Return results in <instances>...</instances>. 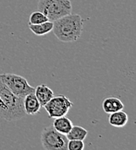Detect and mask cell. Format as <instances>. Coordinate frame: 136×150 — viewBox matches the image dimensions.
<instances>
[{
  "label": "cell",
  "mask_w": 136,
  "mask_h": 150,
  "mask_svg": "<svg viewBox=\"0 0 136 150\" xmlns=\"http://www.w3.org/2000/svg\"><path fill=\"white\" fill-rule=\"evenodd\" d=\"M108 122L110 125L115 128H122L128 122V115L123 110H120L109 114Z\"/></svg>",
  "instance_id": "cell-10"
},
{
  "label": "cell",
  "mask_w": 136,
  "mask_h": 150,
  "mask_svg": "<svg viewBox=\"0 0 136 150\" xmlns=\"http://www.w3.org/2000/svg\"><path fill=\"white\" fill-rule=\"evenodd\" d=\"M38 8L47 17L49 21L52 22L72 11L70 0H39Z\"/></svg>",
  "instance_id": "cell-3"
},
{
  "label": "cell",
  "mask_w": 136,
  "mask_h": 150,
  "mask_svg": "<svg viewBox=\"0 0 136 150\" xmlns=\"http://www.w3.org/2000/svg\"><path fill=\"white\" fill-rule=\"evenodd\" d=\"M88 134V131L80 126H72L71 130L68 132L67 138L69 140H80L84 141Z\"/></svg>",
  "instance_id": "cell-13"
},
{
  "label": "cell",
  "mask_w": 136,
  "mask_h": 150,
  "mask_svg": "<svg viewBox=\"0 0 136 150\" xmlns=\"http://www.w3.org/2000/svg\"><path fill=\"white\" fill-rule=\"evenodd\" d=\"M52 31L61 42L72 43L79 40L83 31V19L78 14H68L53 21Z\"/></svg>",
  "instance_id": "cell-1"
},
{
  "label": "cell",
  "mask_w": 136,
  "mask_h": 150,
  "mask_svg": "<svg viewBox=\"0 0 136 150\" xmlns=\"http://www.w3.org/2000/svg\"><path fill=\"white\" fill-rule=\"evenodd\" d=\"M23 99L13 94L0 80V118L7 122L23 119L26 115L24 109Z\"/></svg>",
  "instance_id": "cell-2"
},
{
  "label": "cell",
  "mask_w": 136,
  "mask_h": 150,
  "mask_svg": "<svg viewBox=\"0 0 136 150\" xmlns=\"http://www.w3.org/2000/svg\"><path fill=\"white\" fill-rule=\"evenodd\" d=\"M73 106V103L66 96L59 95L52 96V99L44 106L45 111L48 113L50 118H56L59 116L67 115L70 108Z\"/></svg>",
  "instance_id": "cell-6"
},
{
  "label": "cell",
  "mask_w": 136,
  "mask_h": 150,
  "mask_svg": "<svg viewBox=\"0 0 136 150\" xmlns=\"http://www.w3.org/2000/svg\"><path fill=\"white\" fill-rule=\"evenodd\" d=\"M46 21H49V19L47 18V17L45 14L39 11H34L29 18V23L31 24H38V23H45Z\"/></svg>",
  "instance_id": "cell-14"
},
{
  "label": "cell",
  "mask_w": 136,
  "mask_h": 150,
  "mask_svg": "<svg viewBox=\"0 0 136 150\" xmlns=\"http://www.w3.org/2000/svg\"><path fill=\"white\" fill-rule=\"evenodd\" d=\"M34 94L37 99L39 100L41 107H44L54 95L52 89L45 84H40V85L37 86L35 88Z\"/></svg>",
  "instance_id": "cell-8"
},
{
  "label": "cell",
  "mask_w": 136,
  "mask_h": 150,
  "mask_svg": "<svg viewBox=\"0 0 136 150\" xmlns=\"http://www.w3.org/2000/svg\"><path fill=\"white\" fill-rule=\"evenodd\" d=\"M125 108L123 103L115 96L107 97L102 103V108L107 114H112L114 112L123 110Z\"/></svg>",
  "instance_id": "cell-9"
},
{
  "label": "cell",
  "mask_w": 136,
  "mask_h": 150,
  "mask_svg": "<svg viewBox=\"0 0 136 150\" xmlns=\"http://www.w3.org/2000/svg\"><path fill=\"white\" fill-rule=\"evenodd\" d=\"M41 143L45 150H67L68 139L66 134L58 132L51 125L43 129Z\"/></svg>",
  "instance_id": "cell-5"
},
{
  "label": "cell",
  "mask_w": 136,
  "mask_h": 150,
  "mask_svg": "<svg viewBox=\"0 0 136 150\" xmlns=\"http://www.w3.org/2000/svg\"><path fill=\"white\" fill-rule=\"evenodd\" d=\"M0 80L16 96L24 98L25 96L34 93L35 88L29 84L27 80L19 75L4 73L0 74Z\"/></svg>",
  "instance_id": "cell-4"
},
{
  "label": "cell",
  "mask_w": 136,
  "mask_h": 150,
  "mask_svg": "<svg viewBox=\"0 0 136 150\" xmlns=\"http://www.w3.org/2000/svg\"><path fill=\"white\" fill-rule=\"evenodd\" d=\"M52 126L58 132H59L63 134H67L72 128L73 124L69 118H67L66 115H64V116H59V117L54 118Z\"/></svg>",
  "instance_id": "cell-11"
},
{
  "label": "cell",
  "mask_w": 136,
  "mask_h": 150,
  "mask_svg": "<svg viewBox=\"0 0 136 150\" xmlns=\"http://www.w3.org/2000/svg\"><path fill=\"white\" fill-rule=\"evenodd\" d=\"M85 144L80 140H69L67 143V150H83Z\"/></svg>",
  "instance_id": "cell-15"
},
{
  "label": "cell",
  "mask_w": 136,
  "mask_h": 150,
  "mask_svg": "<svg viewBox=\"0 0 136 150\" xmlns=\"http://www.w3.org/2000/svg\"><path fill=\"white\" fill-rule=\"evenodd\" d=\"M23 105L25 114L29 115H33L39 113L41 108V105L34 93H31L24 97Z\"/></svg>",
  "instance_id": "cell-7"
},
{
  "label": "cell",
  "mask_w": 136,
  "mask_h": 150,
  "mask_svg": "<svg viewBox=\"0 0 136 150\" xmlns=\"http://www.w3.org/2000/svg\"><path fill=\"white\" fill-rule=\"evenodd\" d=\"M29 29L37 36H45L46 34L50 33L52 30L53 22L46 21L45 23H38V24H31L28 23Z\"/></svg>",
  "instance_id": "cell-12"
}]
</instances>
